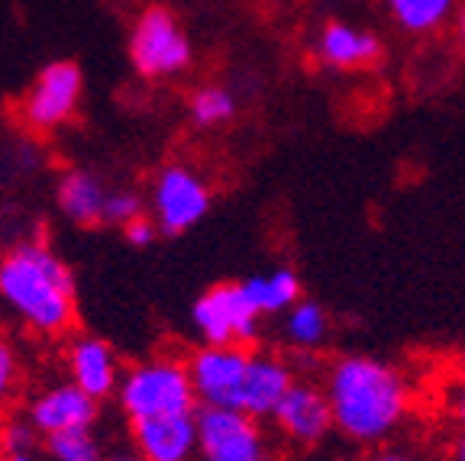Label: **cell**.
Wrapping results in <instances>:
<instances>
[{"label":"cell","instance_id":"5b68a950","mask_svg":"<svg viewBox=\"0 0 465 461\" xmlns=\"http://www.w3.org/2000/svg\"><path fill=\"white\" fill-rule=\"evenodd\" d=\"M203 346H252L259 339V313L249 303L242 284H213L191 307Z\"/></svg>","mask_w":465,"mask_h":461},{"label":"cell","instance_id":"3957f363","mask_svg":"<svg viewBox=\"0 0 465 461\" xmlns=\"http://www.w3.org/2000/svg\"><path fill=\"white\" fill-rule=\"evenodd\" d=\"M120 410L130 423L172 413H197V394L191 384L188 361L178 358H149L133 365L116 390Z\"/></svg>","mask_w":465,"mask_h":461},{"label":"cell","instance_id":"2e32d148","mask_svg":"<svg viewBox=\"0 0 465 461\" xmlns=\"http://www.w3.org/2000/svg\"><path fill=\"white\" fill-rule=\"evenodd\" d=\"M240 284L259 317H278V313H288L294 303H301V281L291 268H272V271L252 274Z\"/></svg>","mask_w":465,"mask_h":461},{"label":"cell","instance_id":"5bb4252c","mask_svg":"<svg viewBox=\"0 0 465 461\" xmlns=\"http://www.w3.org/2000/svg\"><path fill=\"white\" fill-rule=\"evenodd\" d=\"M294 381H298V378H294L288 361L275 358V355H269V352H252L246 381H242V390H240V400H236V410L255 419L275 417L278 404H282L284 394L294 387Z\"/></svg>","mask_w":465,"mask_h":461},{"label":"cell","instance_id":"603a6c76","mask_svg":"<svg viewBox=\"0 0 465 461\" xmlns=\"http://www.w3.org/2000/svg\"><path fill=\"white\" fill-rule=\"evenodd\" d=\"M143 207L145 203L136 194H130V191H110L107 203H104V223L124 226L126 230L130 223L143 220Z\"/></svg>","mask_w":465,"mask_h":461},{"label":"cell","instance_id":"8992f818","mask_svg":"<svg viewBox=\"0 0 465 461\" xmlns=\"http://www.w3.org/2000/svg\"><path fill=\"white\" fill-rule=\"evenodd\" d=\"M130 58L136 72L145 74V78H165V74L188 68L191 43L168 10L153 7L139 16L136 29H133Z\"/></svg>","mask_w":465,"mask_h":461},{"label":"cell","instance_id":"e0dca14e","mask_svg":"<svg viewBox=\"0 0 465 461\" xmlns=\"http://www.w3.org/2000/svg\"><path fill=\"white\" fill-rule=\"evenodd\" d=\"M101 178H94L91 172H68L58 184V210L65 213L72 223L94 226L104 220V203H107Z\"/></svg>","mask_w":465,"mask_h":461},{"label":"cell","instance_id":"cb8c5ba5","mask_svg":"<svg viewBox=\"0 0 465 461\" xmlns=\"http://www.w3.org/2000/svg\"><path fill=\"white\" fill-rule=\"evenodd\" d=\"M16 387H20V358L7 339H0V410L14 400Z\"/></svg>","mask_w":465,"mask_h":461},{"label":"cell","instance_id":"8fae6325","mask_svg":"<svg viewBox=\"0 0 465 461\" xmlns=\"http://www.w3.org/2000/svg\"><path fill=\"white\" fill-rule=\"evenodd\" d=\"M97 404L94 397H87L78 384L62 381L43 387L26 407V419L36 426L39 436H58V433H74V429H91L97 423Z\"/></svg>","mask_w":465,"mask_h":461},{"label":"cell","instance_id":"ba28073f","mask_svg":"<svg viewBox=\"0 0 465 461\" xmlns=\"http://www.w3.org/2000/svg\"><path fill=\"white\" fill-rule=\"evenodd\" d=\"M149 203H153L155 226L168 236H178L203 220V213L211 207V191L197 172L184 165H168L155 178Z\"/></svg>","mask_w":465,"mask_h":461},{"label":"cell","instance_id":"4dcf8cb0","mask_svg":"<svg viewBox=\"0 0 465 461\" xmlns=\"http://www.w3.org/2000/svg\"><path fill=\"white\" fill-rule=\"evenodd\" d=\"M459 368H462V375H465V348H462V355H459Z\"/></svg>","mask_w":465,"mask_h":461},{"label":"cell","instance_id":"7a4b0ae2","mask_svg":"<svg viewBox=\"0 0 465 461\" xmlns=\"http://www.w3.org/2000/svg\"><path fill=\"white\" fill-rule=\"evenodd\" d=\"M0 300L39 336H65L78 319L72 268L43 242H20L0 255Z\"/></svg>","mask_w":465,"mask_h":461},{"label":"cell","instance_id":"1f68e13d","mask_svg":"<svg viewBox=\"0 0 465 461\" xmlns=\"http://www.w3.org/2000/svg\"><path fill=\"white\" fill-rule=\"evenodd\" d=\"M0 461H14V458H10V455H0Z\"/></svg>","mask_w":465,"mask_h":461},{"label":"cell","instance_id":"ffe728a7","mask_svg":"<svg viewBox=\"0 0 465 461\" xmlns=\"http://www.w3.org/2000/svg\"><path fill=\"white\" fill-rule=\"evenodd\" d=\"M45 455H49V461H104L107 458L91 429L49 436V439H45Z\"/></svg>","mask_w":465,"mask_h":461},{"label":"cell","instance_id":"277c9868","mask_svg":"<svg viewBox=\"0 0 465 461\" xmlns=\"http://www.w3.org/2000/svg\"><path fill=\"white\" fill-rule=\"evenodd\" d=\"M197 461H272L269 436L240 410L197 407Z\"/></svg>","mask_w":465,"mask_h":461},{"label":"cell","instance_id":"4316f807","mask_svg":"<svg viewBox=\"0 0 465 461\" xmlns=\"http://www.w3.org/2000/svg\"><path fill=\"white\" fill-rule=\"evenodd\" d=\"M369 461H420V458H414L411 452H398V448H388V452H378L375 458H369Z\"/></svg>","mask_w":465,"mask_h":461},{"label":"cell","instance_id":"44dd1931","mask_svg":"<svg viewBox=\"0 0 465 461\" xmlns=\"http://www.w3.org/2000/svg\"><path fill=\"white\" fill-rule=\"evenodd\" d=\"M232 113H236V101L223 87H201L191 97V120L197 126H217V123L230 120Z\"/></svg>","mask_w":465,"mask_h":461},{"label":"cell","instance_id":"83f0119b","mask_svg":"<svg viewBox=\"0 0 465 461\" xmlns=\"http://www.w3.org/2000/svg\"><path fill=\"white\" fill-rule=\"evenodd\" d=\"M450 461H465V429H459L456 442H452V452H450Z\"/></svg>","mask_w":465,"mask_h":461},{"label":"cell","instance_id":"9a60e30c","mask_svg":"<svg viewBox=\"0 0 465 461\" xmlns=\"http://www.w3.org/2000/svg\"><path fill=\"white\" fill-rule=\"evenodd\" d=\"M317 55L327 68H365L381 55V43L369 29L330 23L317 39Z\"/></svg>","mask_w":465,"mask_h":461},{"label":"cell","instance_id":"4fadbf2b","mask_svg":"<svg viewBox=\"0 0 465 461\" xmlns=\"http://www.w3.org/2000/svg\"><path fill=\"white\" fill-rule=\"evenodd\" d=\"M65 368L68 381L78 384L87 397H94L97 404L114 397L124 381L116 352L97 336H74L65 348Z\"/></svg>","mask_w":465,"mask_h":461},{"label":"cell","instance_id":"d4e9b609","mask_svg":"<svg viewBox=\"0 0 465 461\" xmlns=\"http://www.w3.org/2000/svg\"><path fill=\"white\" fill-rule=\"evenodd\" d=\"M126 242L136 245V249H145V245H153L155 242V232H159V226L153 223V220H136V223L126 226Z\"/></svg>","mask_w":465,"mask_h":461},{"label":"cell","instance_id":"6da1fadb","mask_svg":"<svg viewBox=\"0 0 465 461\" xmlns=\"http://www.w3.org/2000/svg\"><path fill=\"white\" fill-rule=\"evenodd\" d=\"M323 390L333 407L336 433L359 446H378L407 419L411 387L398 368L371 355L336 358Z\"/></svg>","mask_w":465,"mask_h":461},{"label":"cell","instance_id":"d6986e66","mask_svg":"<svg viewBox=\"0 0 465 461\" xmlns=\"http://www.w3.org/2000/svg\"><path fill=\"white\" fill-rule=\"evenodd\" d=\"M394 23L407 33H430L440 29L456 10V0H388Z\"/></svg>","mask_w":465,"mask_h":461},{"label":"cell","instance_id":"f546056e","mask_svg":"<svg viewBox=\"0 0 465 461\" xmlns=\"http://www.w3.org/2000/svg\"><path fill=\"white\" fill-rule=\"evenodd\" d=\"M456 36H459V43L465 45V7L456 14Z\"/></svg>","mask_w":465,"mask_h":461},{"label":"cell","instance_id":"30bf717a","mask_svg":"<svg viewBox=\"0 0 465 461\" xmlns=\"http://www.w3.org/2000/svg\"><path fill=\"white\" fill-rule=\"evenodd\" d=\"M272 419H275L278 433L294 446H317L336 429L327 390L313 381H301V378L284 394Z\"/></svg>","mask_w":465,"mask_h":461},{"label":"cell","instance_id":"ac0fdd59","mask_svg":"<svg viewBox=\"0 0 465 461\" xmlns=\"http://www.w3.org/2000/svg\"><path fill=\"white\" fill-rule=\"evenodd\" d=\"M330 336V317L317 300H301L284 313V339L294 348H311L323 346Z\"/></svg>","mask_w":465,"mask_h":461},{"label":"cell","instance_id":"f1b7e54d","mask_svg":"<svg viewBox=\"0 0 465 461\" xmlns=\"http://www.w3.org/2000/svg\"><path fill=\"white\" fill-rule=\"evenodd\" d=\"M104 461H143V455H139V452H114V455H107Z\"/></svg>","mask_w":465,"mask_h":461},{"label":"cell","instance_id":"9c48e42d","mask_svg":"<svg viewBox=\"0 0 465 461\" xmlns=\"http://www.w3.org/2000/svg\"><path fill=\"white\" fill-rule=\"evenodd\" d=\"M81 84H84V78H81V68L74 62H52V65H45L20 103L23 120L33 130L43 132L62 126L65 120H72L74 107H78Z\"/></svg>","mask_w":465,"mask_h":461},{"label":"cell","instance_id":"7402d4cb","mask_svg":"<svg viewBox=\"0 0 465 461\" xmlns=\"http://www.w3.org/2000/svg\"><path fill=\"white\" fill-rule=\"evenodd\" d=\"M39 433L29 419H7L0 426V455H26L36 452Z\"/></svg>","mask_w":465,"mask_h":461},{"label":"cell","instance_id":"484cf974","mask_svg":"<svg viewBox=\"0 0 465 461\" xmlns=\"http://www.w3.org/2000/svg\"><path fill=\"white\" fill-rule=\"evenodd\" d=\"M450 410H452V417H456V423L465 429V378L452 384V390H450Z\"/></svg>","mask_w":465,"mask_h":461},{"label":"cell","instance_id":"7c38bea8","mask_svg":"<svg viewBox=\"0 0 465 461\" xmlns=\"http://www.w3.org/2000/svg\"><path fill=\"white\" fill-rule=\"evenodd\" d=\"M133 448L143 461H197V413L139 419L133 423Z\"/></svg>","mask_w":465,"mask_h":461},{"label":"cell","instance_id":"52a82bcc","mask_svg":"<svg viewBox=\"0 0 465 461\" xmlns=\"http://www.w3.org/2000/svg\"><path fill=\"white\" fill-rule=\"evenodd\" d=\"M252 348L246 346H201L188 358L191 384H194L197 404L236 410L242 381H246Z\"/></svg>","mask_w":465,"mask_h":461}]
</instances>
